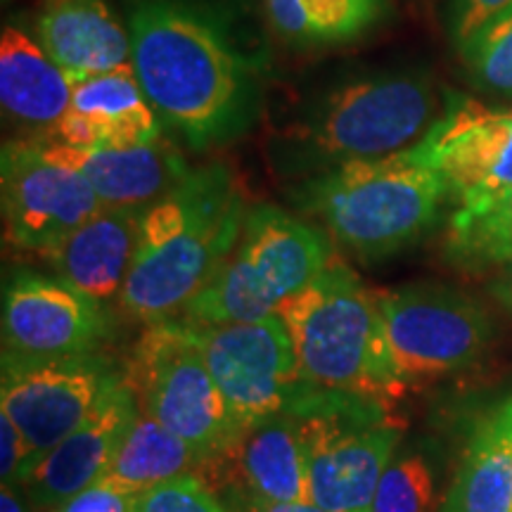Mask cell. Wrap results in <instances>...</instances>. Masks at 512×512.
I'll return each instance as SVG.
<instances>
[{
	"label": "cell",
	"instance_id": "obj_1",
	"mask_svg": "<svg viewBox=\"0 0 512 512\" xmlns=\"http://www.w3.org/2000/svg\"><path fill=\"white\" fill-rule=\"evenodd\" d=\"M131 64L152 110L195 150L242 136L259 117V67L219 15L190 0H136Z\"/></svg>",
	"mask_w": 512,
	"mask_h": 512
},
{
	"label": "cell",
	"instance_id": "obj_2",
	"mask_svg": "<svg viewBox=\"0 0 512 512\" xmlns=\"http://www.w3.org/2000/svg\"><path fill=\"white\" fill-rule=\"evenodd\" d=\"M245 219V197L226 166L190 169L140 216L121 309L145 325L183 313L233 254Z\"/></svg>",
	"mask_w": 512,
	"mask_h": 512
},
{
	"label": "cell",
	"instance_id": "obj_3",
	"mask_svg": "<svg viewBox=\"0 0 512 512\" xmlns=\"http://www.w3.org/2000/svg\"><path fill=\"white\" fill-rule=\"evenodd\" d=\"M448 197L446 178L411 150L320 171L294 190L299 209L366 264L415 245Z\"/></svg>",
	"mask_w": 512,
	"mask_h": 512
},
{
	"label": "cell",
	"instance_id": "obj_4",
	"mask_svg": "<svg viewBox=\"0 0 512 512\" xmlns=\"http://www.w3.org/2000/svg\"><path fill=\"white\" fill-rule=\"evenodd\" d=\"M290 332L299 373L309 384L394 401L406 394L389 351L375 292L347 264L330 266L275 311Z\"/></svg>",
	"mask_w": 512,
	"mask_h": 512
},
{
	"label": "cell",
	"instance_id": "obj_5",
	"mask_svg": "<svg viewBox=\"0 0 512 512\" xmlns=\"http://www.w3.org/2000/svg\"><path fill=\"white\" fill-rule=\"evenodd\" d=\"M285 413L304 444L311 501L328 512H368L403 439L389 403L306 382Z\"/></svg>",
	"mask_w": 512,
	"mask_h": 512
},
{
	"label": "cell",
	"instance_id": "obj_6",
	"mask_svg": "<svg viewBox=\"0 0 512 512\" xmlns=\"http://www.w3.org/2000/svg\"><path fill=\"white\" fill-rule=\"evenodd\" d=\"M439 93L420 72L370 74L337 86L294 131V157L328 171L411 150L441 117Z\"/></svg>",
	"mask_w": 512,
	"mask_h": 512
},
{
	"label": "cell",
	"instance_id": "obj_7",
	"mask_svg": "<svg viewBox=\"0 0 512 512\" xmlns=\"http://www.w3.org/2000/svg\"><path fill=\"white\" fill-rule=\"evenodd\" d=\"M330 261V240L323 230L273 204H259L247 211L233 254L188 304L183 318L202 325L268 318L311 285Z\"/></svg>",
	"mask_w": 512,
	"mask_h": 512
},
{
	"label": "cell",
	"instance_id": "obj_8",
	"mask_svg": "<svg viewBox=\"0 0 512 512\" xmlns=\"http://www.w3.org/2000/svg\"><path fill=\"white\" fill-rule=\"evenodd\" d=\"M126 380L140 408L188 441L204 463L226 456L238 439L188 318L176 316L147 325L126 363Z\"/></svg>",
	"mask_w": 512,
	"mask_h": 512
},
{
	"label": "cell",
	"instance_id": "obj_9",
	"mask_svg": "<svg viewBox=\"0 0 512 512\" xmlns=\"http://www.w3.org/2000/svg\"><path fill=\"white\" fill-rule=\"evenodd\" d=\"M375 297L389 351L408 387L463 373L494 344L491 313L456 287L418 283Z\"/></svg>",
	"mask_w": 512,
	"mask_h": 512
},
{
	"label": "cell",
	"instance_id": "obj_10",
	"mask_svg": "<svg viewBox=\"0 0 512 512\" xmlns=\"http://www.w3.org/2000/svg\"><path fill=\"white\" fill-rule=\"evenodd\" d=\"M124 380L126 368L102 351L67 358H24L3 351L0 411L10 415L27 446L19 484Z\"/></svg>",
	"mask_w": 512,
	"mask_h": 512
},
{
	"label": "cell",
	"instance_id": "obj_11",
	"mask_svg": "<svg viewBox=\"0 0 512 512\" xmlns=\"http://www.w3.org/2000/svg\"><path fill=\"white\" fill-rule=\"evenodd\" d=\"M192 325L238 437L256 422L285 413L304 389L290 332L275 313L249 323Z\"/></svg>",
	"mask_w": 512,
	"mask_h": 512
},
{
	"label": "cell",
	"instance_id": "obj_12",
	"mask_svg": "<svg viewBox=\"0 0 512 512\" xmlns=\"http://www.w3.org/2000/svg\"><path fill=\"white\" fill-rule=\"evenodd\" d=\"M5 240L46 254L105 207L86 178L38 150L36 140H8L0 152Z\"/></svg>",
	"mask_w": 512,
	"mask_h": 512
},
{
	"label": "cell",
	"instance_id": "obj_13",
	"mask_svg": "<svg viewBox=\"0 0 512 512\" xmlns=\"http://www.w3.org/2000/svg\"><path fill=\"white\" fill-rule=\"evenodd\" d=\"M3 351L24 358L98 354L114 335L107 306L62 278L17 271L3 287Z\"/></svg>",
	"mask_w": 512,
	"mask_h": 512
},
{
	"label": "cell",
	"instance_id": "obj_14",
	"mask_svg": "<svg viewBox=\"0 0 512 512\" xmlns=\"http://www.w3.org/2000/svg\"><path fill=\"white\" fill-rule=\"evenodd\" d=\"M411 152L446 178L458 207L503 195L512 188V105L453 95Z\"/></svg>",
	"mask_w": 512,
	"mask_h": 512
},
{
	"label": "cell",
	"instance_id": "obj_15",
	"mask_svg": "<svg viewBox=\"0 0 512 512\" xmlns=\"http://www.w3.org/2000/svg\"><path fill=\"white\" fill-rule=\"evenodd\" d=\"M138 411V396L124 380L102 399L79 430L60 441L19 484L29 503L43 512H55L100 482Z\"/></svg>",
	"mask_w": 512,
	"mask_h": 512
},
{
	"label": "cell",
	"instance_id": "obj_16",
	"mask_svg": "<svg viewBox=\"0 0 512 512\" xmlns=\"http://www.w3.org/2000/svg\"><path fill=\"white\" fill-rule=\"evenodd\" d=\"M162 119L140 88L133 64L72 81V107L50 133L69 147H133L162 140Z\"/></svg>",
	"mask_w": 512,
	"mask_h": 512
},
{
	"label": "cell",
	"instance_id": "obj_17",
	"mask_svg": "<svg viewBox=\"0 0 512 512\" xmlns=\"http://www.w3.org/2000/svg\"><path fill=\"white\" fill-rule=\"evenodd\" d=\"M36 140V138H31ZM43 155L86 178L105 207L147 209L181 183L190 166L162 140L133 147H69L36 140Z\"/></svg>",
	"mask_w": 512,
	"mask_h": 512
},
{
	"label": "cell",
	"instance_id": "obj_18",
	"mask_svg": "<svg viewBox=\"0 0 512 512\" xmlns=\"http://www.w3.org/2000/svg\"><path fill=\"white\" fill-rule=\"evenodd\" d=\"M36 41L72 81L131 64V31L110 0H43Z\"/></svg>",
	"mask_w": 512,
	"mask_h": 512
},
{
	"label": "cell",
	"instance_id": "obj_19",
	"mask_svg": "<svg viewBox=\"0 0 512 512\" xmlns=\"http://www.w3.org/2000/svg\"><path fill=\"white\" fill-rule=\"evenodd\" d=\"M145 209L102 207L60 245L41 254L57 278L107 304L121 294Z\"/></svg>",
	"mask_w": 512,
	"mask_h": 512
},
{
	"label": "cell",
	"instance_id": "obj_20",
	"mask_svg": "<svg viewBox=\"0 0 512 512\" xmlns=\"http://www.w3.org/2000/svg\"><path fill=\"white\" fill-rule=\"evenodd\" d=\"M0 102L12 121L38 131L36 140L50 138L72 107V79L36 38L12 24L0 36Z\"/></svg>",
	"mask_w": 512,
	"mask_h": 512
},
{
	"label": "cell",
	"instance_id": "obj_21",
	"mask_svg": "<svg viewBox=\"0 0 512 512\" xmlns=\"http://www.w3.org/2000/svg\"><path fill=\"white\" fill-rule=\"evenodd\" d=\"M221 458L233 463L238 494L280 503L311 501L304 444L287 413L242 430Z\"/></svg>",
	"mask_w": 512,
	"mask_h": 512
},
{
	"label": "cell",
	"instance_id": "obj_22",
	"mask_svg": "<svg viewBox=\"0 0 512 512\" xmlns=\"http://www.w3.org/2000/svg\"><path fill=\"white\" fill-rule=\"evenodd\" d=\"M202 465L207 463L188 441L140 408L100 482L133 498L169 479L195 475Z\"/></svg>",
	"mask_w": 512,
	"mask_h": 512
},
{
	"label": "cell",
	"instance_id": "obj_23",
	"mask_svg": "<svg viewBox=\"0 0 512 512\" xmlns=\"http://www.w3.org/2000/svg\"><path fill=\"white\" fill-rule=\"evenodd\" d=\"M275 34L297 48L342 46L366 36L389 12L387 0H264Z\"/></svg>",
	"mask_w": 512,
	"mask_h": 512
},
{
	"label": "cell",
	"instance_id": "obj_24",
	"mask_svg": "<svg viewBox=\"0 0 512 512\" xmlns=\"http://www.w3.org/2000/svg\"><path fill=\"white\" fill-rule=\"evenodd\" d=\"M439 512H512V441L489 418L472 434Z\"/></svg>",
	"mask_w": 512,
	"mask_h": 512
},
{
	"label": "cell",
	"instance_id": "obj_25",
	"mask_svg": "<svg viewBox=\"0 0 512 512\" xmlns=\"http://www.w3.org/2000/svg\"><path fill=\"white\" fill-rule=\"evenodd\" d=\"M446 261L463 273L498 271L512 261V188L491 200L458 207L448 221Z\"/></svg>",
	"mask_w": 512,
	"mask_h": 512
},
{
	"label": "cell",
	"instance_id": "obj_26",
	"mask_svg": "<svg viewBox=\"0 0 512 512\" xmlns=\"http://www.w3.org/2000/svg\"><path fill=\"white\" fill-rule=\"evenodd\" d=\"M460 55L477 88L512 100V8L486 24Z\"/></svg>",
	"mask_w": 512,
	"mask_h": 512
},
{
	"label": "cell",
	"instance_id": "obj_27",
	"mask_svg": "<svg viewBox=\"0 0 512 512\" xmlns=\"http://www.w3.org/2000/svg\"><path fill=\"white\" fill-rule=\"evenodd\" d=\"M434 501V470L418 451L396 456L377 484L368 512H430Z\"/></svg>",
	"mask_w": 512,
	"mask_h": 512
},
{
	"label": "cell",
	"instance_id": "obj_28",
	"mask_svg": "<svg viewBox=\"0 0 512 512\" xmlns=\"http://www.w3.org/2000/svg\"><path fill=\"white\" fill-rule=\"evenodd\" d=\"M131 512H230L202 477L183 475L133 496Z\"/></svg>",
	"mask_w": 512,
	"mask_h": 512
},
{
	"label": "cell",
	"instance_id": "obj_29",
	"mask_svg": "<svg viewBox=\"0 0 512 512\" xmlns=\"http://www.w3.org/2000/svg\"><path fill=\"white\" fill-rule=\"evenodd\" d=\"M512 8V0H451L448 12V27L451 38L460 50L470 43L486 24L494 22L498 15Z\"/></svg>",
	"mask_w": 512,
	"mask_h": 512
},
{
	"label": "cell",
	"instance_id": "obj_30",
	"mask_svg": "<svg viewBox=\"0 0 512 512\" xmlns=\"http://www.w3.org/2000/svg\"><path fill=\"white\" fill-rule=\"evenodd\" d=\"M27 463V446H24L22 432L8 413L0 411V479L3 484H19Z\"/></svg>",
	"mask_w": 512,
	"mask_h": 512
},
{
	"label": "cell",
	"instance_id": "obj_31",
	"mask_svg": "<svg viewBox=\"0 0 512 512\" xmlns=\"http://www.w3.org/2000/svg\"><path fill=\"white\" fill-rule=\"evenodd\" d=\"M133 498L121 494V491L112 489L105 482H95L88 486L86 491H81L79 496H74L72 501H67L60 510L55 512H131Z\"/></svg>",
	"mask_w": 512,
	"mask_h": 512
},
{
	"label": "cell",
	"instance_id": "obj_32",
	"mask_svg": "<svg viewBox=\"0 0 512 512\" xmlns=\"http://www.w3.org/2000/svg\"><path fill=\"white\" fill-rule=\"evenodd\" d=\"M228 510L230 512H328L311 501H304V503L261 501V498L238 494V491H233V494H230Z\"/></svg>",
	"mask_w": 512,
	"mask_h": 512
},
{
	"label": "cell",
	"instance_id": "obj_33",
	"mask_svg": "<svg viewBox=\"0 0 512 512\" xmlns=\"http://www.w3.org/2000/svg\"><path fill=\"white\" fill-rule=\"evenodd\" d=\"M486 292H489V297L494 299L505 313L512 316V261L494 271L489 285H486Z\"/></svg>",
	"mask_w": 512,
	"mask_h": 512
},
{
	"label": "cell",
	"instance_id": "obj_34",
	"mask_svg": "<svg viewBox=\"0 0 512 512\" xmlns=\"http://www.w3.org/2000/svg\"><path fill=\"white\" fill-rule=\"evenodd\" d=\"M0 512H29V498L24 496L22 486L3 484V489H0Z\"/></svg>",
	"mask_w": 512,
	"mask_h": 512
},
{
	"label": "cell",
	"instance_id": "obj_35",
	"mask_svg": "<svg viewBox=\"0 0 512 512\" xmlns=\"http://www.w3.org/2000/svg\"><path fill=\"white\" fill-rule=\"evenodd\" d=\"M496 425L498 432H503L505 437L512 441V394L505 399L501 406H496L494 411L486 415Z\"/></svg>",
	"mask_w": 512,
	"mask_h": 512
}]
</instances>
